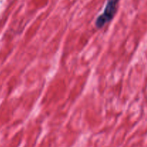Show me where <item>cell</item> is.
<instances>
[{"mask_svg": "<svg viewBox=\"0 0 147 147\" xmlns=\"http://www.w3.org/2000/svg\"><path fill=\"white\" fill-rule=\"evenodd\" d=\"M119 0H107L103 14L99 15L96 20V26L98 29L104 27L111 21L116 14Z\"/></svg>", "mask_w": 147, "mask_h": 147, "instance_id": "cell-1", "label": "cell"}]
</instances>
